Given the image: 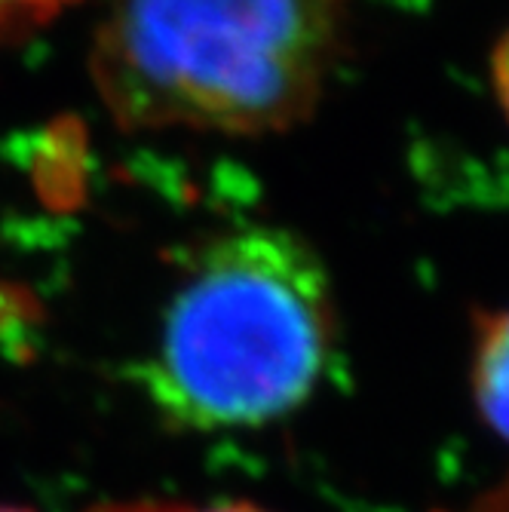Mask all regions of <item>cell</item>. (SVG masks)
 Returning a JSON list of instances; mask_svg holds the SVG:
<instances>
[{
	"instance_id": "3",
	"label": "cell",
	"mask_w": 509,
	"mask_h": 512,
	"mask_svg": "<svg viewBox=\"0 0 509 512\" xmlns=\"http://www.w3.org/2000/svg\"><path fill=\"white\" fill-rule=\"evenodd\" d=\"M473 396L491 430L509 442V307L476 316Z\"/></svg>"
},
{
	"instance_id": "2",
	"label": "cell",
	"mask_w": 509,
	"mask_h": 512,
	"mask_svg": "<svg viewBox=\"0 0 509 512\" xmlns=\"http://www.w3.org/2000/svg\"><path fill=\"white\" fill-rule=\"evenodd\" d=\"M350 0H105L89 74L123 129L273 135L310 120Z\"/></svg>"
},
{
	"instance_id": "6",
	"label": "cell",
	"mask_w": 509,
	"mask_h": 512,
	"mask_svg": "<svg viewBox=\"0 0 509 512\" xmlns=\"http://www.w3.org/2000/svg\"><path fill=\"white\" fill-rule=\"evenodd\" d=\"M172 512H264L252 503H221V506H209V509H188V506H175Z\"/></svg>"
},
{
	"instance_id": "4",
	"label": "cell",
	"mask_w": 509,
	"mask_h": 512,
	"mask_svg": "<svg viewBox=\"0 0 509 512\" xmlns=\"http://www.w3.org/2000/svg\"><path fill=\"white\" fill-rule=\"evenodd\" d=\"M74 4L77 0H0V46L31 37Z\"/></svg>"
},
{
	"instance_id": "5",
	"label": "cell",
	"mask_w": 509,
	"mask_h": 512,
	"mask_svg": "<svg viewBox=\"0 0 509 512\" xmlns=\"http://www.w3.org/2000/svg\"><path fill=\"white\" fill-rule=\"evenodd\" d=\"M491 86H494V99L500 105V114L509 123V28L494 43V53H491Z\"/></svg>"
},
{
	"instance_id": "8",
	"label": "cell",
	"mask_w": 509,
	"mask_h": 512,
	"mask_svg": "<svg viewBox=\"0 0 509 512\" xmlns=\"http://www.w3.org/2000/svg\"><path fill=\"white\" fill-rule=\"evenodd\" d=\"M0 512H31V509H19V506H0Z\"/></svg>"
},
{
	"instance_id": "1",
	"label": "cell",
	"mask_w": 509,
	"mask_h": 512,
	"mask_svg": "<svg viewBox=\"0 0 509 512\" xmlns=\"http://www.w3.org/2000/svg\"><path fill=\"white\" fill-rule=\"evenodd\" d=\"M335 344V292L313 246L286 227H234L184 255L142 384L175 427H258L310 399Z\"/></svg>"
},
{
	"instance_id": "7",
	"label": "cell",
	"mask_w": 509,
	"mask_h": 512,
	"mask_svg": "<svg viewBox=\"0 0 509 512\" xmlns=\"http://www.w3.org/2000/svg\"><path fill=\"white\" fill-rule=\"evenodd\" d=\"M479 512H509V482H506L500 491H494V494L479 506Z\"/></svg>"
}]
</instances>
